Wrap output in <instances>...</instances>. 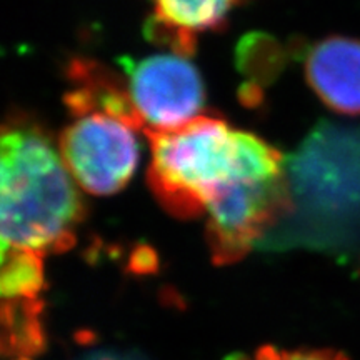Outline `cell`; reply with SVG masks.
I'll list each match as a JSON object with an SVG mask.
<instances>
[{"label":"cell","instance_id":"cell-2","mask_svg":"<svg viewBox=\"0 0 360 360\" xmlns=\"http://www.w3.org/2000/svg\"><path fill=\"white\" fill-rule=\"evenodd\" d=\"M152 146L147 182L159 204L179 219L207 212L240 175L285 172V159L257 135L233 130L219 117L199 115L174 130L146 134Z\"/></svg>","mask_w":360,"mask_h":360},{"label":"cell","instance_id":"cell-5","mask_svg":"<svg viewBox=\"0 0 360 360\" xmlns=\"http://www.w3.org/2000/svg\"><path fill=\"white\" fill-rule=\"evenodd\" d=\"M58 152L79 187L92 195H112L137 169L135 129L103 112L74 117L58 139Z\"/></svg>","mask_w":360,"mask_h":360},{"label":"cell","instance_id":"cell-9","mask_svg":"<svg viewBox=\"0 0 360 360\" xmlns=\"http://www.w3.org/2000/svg\"><path fill=\"white\" fill-rule=\"evenodd\" d=\"M154 13L147 20L148 39L167 45L174 53L195 51V35L219 29L240 0H150Z\"/></svg>","mask_w":360,"mask_h":360},{"label":"cell","instance_id":"cell-13","mask_svg":"<svg viewBox=\"0 0 360 360\" xmlns=\"http://www.w3.org/2000/svg\"><path fill=\"white\" fill-rule=\"evenodd\" d=\"M12 360H30V359H12Z\"/></svg>","mask_w":360,"mask_h":360},{"label":"cell","instance_id":"cell-12","mask_svg":"<svg viewBox=\"0 0 360 360\" xmlns=\"http://www.w3.org/2000/svg\"><path fill=\"white\" fill-rule=\"evenodd\" d=\"M229 360H349L347 355L334 349H277L264 345L252 355H237Z\"/></svg>","mask_w":360,"mask_h":360},{"label":"cell","instance_id":"cell-6","mask_svg":"<svg viewBox=\"0 0 360 360\" xmlns=\"http://www.w3.org/2000/svg\"><path fill=\"white\" fill-rule=\"evenodd\" d=\"M127 90L143 134L182 127L199 117L205 92L200 74L180 53H155L130 62Z\"/></svg>","mask_w":360,"mask_h":360},{"label":"cell","instance_id":"cell-10","mask_svg":"<svg viewBox=\"0 0 360 360\" xmlns=\"http://www.w3.org/2000/svg\"><path fill=\"white\" fill-rule=\"evenodd\" d=\"M42 299L2 300V352L6 357L30 359L45 347Z\"/></svg>","mask_w":360,"mask_h":360},{"label":"cell","instance_id":"cell-4","mask_svg":"<svg viewBox=\"0 0 360 360\" xmlns=\"http://www.w3.org/2000/svg\"><path fill=\"white\" fill-rule=\"evenodd\" d=\"M290 209L285 172L240 175L209 205L207 245L215 265L236 264L262 244Z\"/></svg>","mask_w":360,"mask_h":360},{"label":"cell","instance_id":"cell-3","mask_svg":"<svg viewBox=\"0 0 360 360\" xmlns=\"http://www.w3.org/2000/svg\"><path fill=\"white\" fill-rule=\"evenodd\" d=\"M290 209L260 245L340 247L360 237V127L321 122L285 159Z\"/></svg>","mask_w":360,"mask_h":360},{"label":"cell","instance_id":"cell-1","mask_svg":"<svg viewBox=\"0 0 360 360\" xmlns=\"http://www.w3.org/2000/svg\"><path fill=\"white\" fill-rule=\"evenodd\" d=\"M0 157L2 249L69 250L85 207L47 132L27 117H11L2 129Z\"/></svg>","mask_w":360,"mask_h":360},{"label":"cell","instance_id":"cell-7","mask_svg":"<svg viewBox=\"0 0 360 360\" xmlns=\"http://www.w3.org/2000/svg\"><path fill=\"white\" fill-rule=\"evenodd\" d=\"M305 77L328 109L360 115V39L330 35L314 44L305 58Z\"/></svg>","mask_w":360,"mask_h":360},{"label":"cell","instance_id":"cell-8","mask_svg":"<svg viewBox=\"0 0 360 360\" xmlns=\"http://www.w3.org/2000/svg\"><path fill=\"white\" fill-rule=\"evenodd\" d=\"M67 75L74 84V89L65 96V105L70 115L103 112L143 132L141 117L130 101L127 82L114 70L97 60L75 58L70 62Z\"/></svg>","mask_w":360,"mask_h":360},{"label":"cell","instance_id":"cell-11","mask_svg":"<svg viewBox=\"0 0 360 360\" xmlns=\"http://www.w3.org/2000/svg\"><path fill=\"white\" fill-rule=\"evenodd\" d=\"M44 257L45 254L42 252L29 249H2V300L40 299L45 285Z\"/></svg>","mask_w":360,"mask_h":360}]
</instances>
